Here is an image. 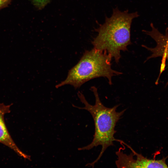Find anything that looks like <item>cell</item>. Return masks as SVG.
Wrapping results in <instances>:
<instances>
[{
  "instance_id": "obj_1",
  "label": "cell",
  "mask_w": 168,
  "mask_h": 168,
  "mask_svg": "<svg viewBox=\"0 0 168 168\" xmlns=\"http://www.w3.org/2000/svg\"><path fill=\"white\" fill-rule=\"evenodd\" d=\"M90 90L93 92L95 98L94 105L90 104L84 95L79 91L77 95L81 101L84 105L83 107H74L88 111L93 118L95 124V133L92 142L89 145L78 148L79 150H90L98 146H101V149L97 158L93 162L86 165L93 167L95 164L100 159L106 150L109 147L114 145V142H120L121 140L115 138L114 135L116 131L115 127L126 110L120 112L116 110L119 105H116L111 108L107 107L101 102L99 97L97 89L92 86Z\"/></svg>"
},
{
  "instance_id": "obj_2",
  "label": "cell",
  "mask_w": 168,
  "mask_h": 168,
  "mask_svg": "<svg viewBox=\"0 0 168 168\" xmlns=\"http://www.w3.org/2000/svg\"><path fill=\"white\" fill-rule=\"evenodd\" d=\"M139 16L137 12L129 13L128 10L121 11L117 7L113 9L111 16H106L105 22L95 29L98 34L91 42L94 48L106 51L118 63L121 51H127V47L132 44L131 24Z\"/></svg>"
},
{
  "instance_id": "obj_3",
  "label": "cell",
  "mask_w": 168,
  "mask_h": 168,
  "mask_svg": "<svg viewBox=\"0 0 168 168\" xmlns=\"http://www.w3.org/2000/svg\"><path fill=\"white\" fill-rule=\"evenodd\" d=\"M112 58L106 51L94 48L86 50L77 63L69 70L65 79L56 85V88L69 85L76 89L91 79L101 77L106 78L109 84L112 85V77L122 74L112 68Z\"/></svg>"
},
{
  "instance_id": "obj_4",
  "label": "cell",
  "mask_w": 168,
  "mask_h": 168,
  "mask_svg": "<svg viewBox=\"0 0 168 168\" xmlns=\"http://www.w3.org/2000/svg\"><path fill=\"white\" fill-rule=\"evenodd\" d=\"M123 144L126 146L132 152L127 154L124 153L120 148L116 152L117 159L115 164L118 168H168L166 163L168 156L160 160L148 159L137 152L124 142Z\"/></svg>"
},
{
  "instance_id": "obj_5",
  "label": "cell",
  "mask_w": 168,
  "mask_h": 168,
  "mask_svg": "<svg viewBox=\"0 0 168 168\" xmlns=\"http://www.w3.org/2000/svg\"><path fill=\"white\" fill-rule=\"evenodd\" d=\"M151 26L152 28L151 30H144L143 31L155 40L156 45L154 48H149L145 45H142V47L152 53V54L147 58L145 62L151 58L161 57L162 59L160 70L161 74L164 70L165 61L167 60L168 62V33L164 35L159 32L152 23L151 24Z\"/></svg>"
},
{
  "instance_id": "obj_6",
  "label": "cell",
  "mask_w": 168,
  "mask_h": 168,
  "mask_svg": "<svg viewBox=\"0 0 168 168\" xmlns=\"http://www.w3.org/2000/svg\"><path fill=\"white\" fill-rule=\"evenodd\" d=\"M12 104L5 105L3 103H0V143L12 150L19 156L30 160V156L21 151L14 142L5 123L4 116L10 113V108Z\"/></svg>"
},
{
  "instance_id": "obj_7",
  "label": "cell",
  "mask_w": 168,
  "mask_h": 168,
  "mask_svg": "<svg viewBox=\"0 0 168 168\" xmlns=\"http://www.w3.org/2000/svg\"><path fill=\"white\" fill-rule=\"evenodd\" d=\"M33 2L40 9L43 8L49 1V0H32Z\"/></svg>"
},
{
  "instance_id": "obj_8",
  "label": "cell",
  "mask_w": 168,
  "mask_h": 168,
  "mask_svg": "<svg viewBox=\"0 0 168 168\" xmlns=\"http://www.w3.org/2000/svg\"><path fill=\"white\" fill-rule=\"evenodd\" d=\"M11 0H0V8L6 6Z\"/></svg>"
},
{
  "instance_id": "obj_9",
  "label": "cell",
  "mask_w": 168,
  "mask_h": 168,
  "mask_svg": "<svg viewBox=\"0 0 168 168\" xmlns=\"http://www.w3.org/2000/svg\"></svg>"
}]
</instances>
